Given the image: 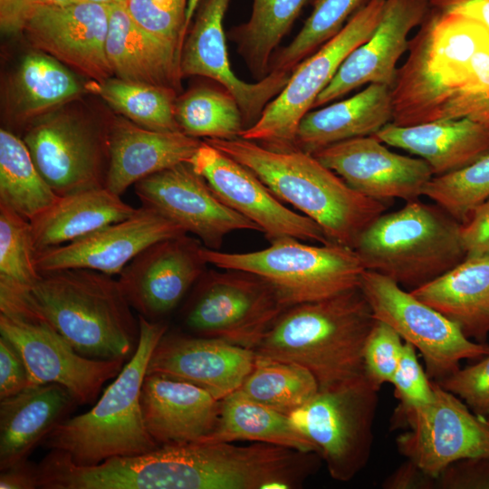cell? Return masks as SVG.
<instances>
[{
    "label": "cell",
    "instance_id": "6da1fadb",
    "mask_svg": "<svg viewBox=\"0 0 489 489\" xmlns=\"http://www.w3.org/2000/svg\"><path fill=\"white\" fill-rule=\"evenodd\" d=\"M409 40L390 88L397 126L446 119L451 108L489 74V30L429 7Z\"/></svg>",
    "mask_w": 489,
    "mask_h": 489
},
{
    "label": "cell",
    "instance_id": "7a4b0ae2",
    "mask_svg": "<svg viewBox=\"0 0 489 489\" xmlns=\"http://www.w3.org/2000/svg\"><path fill=\"white\" fill-rule=\"evenodd\" d=\"M205 141L252 170L283 203L317 223L331 243L354 249L386 211L385 202L356 191L311 153L270 149L241 137Z\"/></svg>",
    "mask_w": 489,
    "mask_h": 489
},
{
    "label": "cell",
    "instance_id": "3957f363",
    "mask_svg": "<svg viewBox=\"0 0 489 489\" xmlns=\"http://www.w3.org/2000/svg\"><path fill=\"white\" fill-rule=\"evenodd\" d=\"M375 321L358 287L289 307L254 351L304 367L324 389L365 376L363 350Z\"/></svg>",
    "mask_w": 489,
    "mask_h": 489
},
{
    "label": "cell",
    "instance_id": "277c9868",
    "mask_svg": "<svg viewBox=\"0 0 489 489\" xmlns=\"http://www.w3.org/2000/svg\"><path fill=\"white\" fill-rule=\"evenodd\" d=\"M25 297L82 356L126 360L137 348L139 318L111 275L82 268L43 273Z\"/></svg>",
    "mask_w": 489,
    "mask_h": 489
},
{
    "label": "cell",
    "instance_id": "5b68a950",
    "mask_svg": "<svg viewBox=\"0 0 489 489\" xmlns=\"http://www.w3.org/2000/svg\"><path fill=\"white\" fill-rule=\"evenodd\" d=\"M138 318L137 348L112 383L89 411L63 419L43 441L75 465H98L158 447L144 424L140 392L151 353L168 326L139 314Z\"/></svg>",
    "mask_w": 489,
    "mask_h": 489
},
{
    "label": "cell",
    "instance_id": "8992f818",
    "mask_svg": "<svg viewBox=\"0 0 489 489\" xmlns=\"http://www.w3.org/2000/svg\"><path fill=\"white\" fill-rule=\"evenodd\" d=\"M460 227L442 207L418 198L380 215L359 236L354 250L365 270L412 291L465 260Z\"/></svg>",
    "mask_w": 489,
    "mask_h": 489
},
{
    "label": "cell",
    "instance_id": "52a82bcc",
    "mask_svg": "<svg viewBox=\"0 0 489 489\" xmlns=\"http://www.w3.org/2000/svg\"><path fill=\"white\" fill-rule=\"evenodd\" d=\"M283 237L248 253H225L202 247L207 264L254 273L268 282L287 308L327 299L360 287L365 271L356 251L339 244L312 245Z\"/></svg>",
    "mask_w": 489,
    "mask_h": 489
},
{
    "label": "cell",
    "instance_id": "ba28073f",
    "mask_svg": "<svg viewBox=\"0 0 489 489\" xmlns=\"http://www.w3.org/2000/svg\"><path fill=\"white\" fill-rule=\"evenodd\" d=\"M379 391L363 376L319 389L289 415L334 480L350 481L368 464Z\"/></svg>",
    "mask_w": 489,
    "mask_h": 489
},
{
    "label": "cell",
    "instance_id": "9c48e42d",
    "mask_svg": "<svg viewBox=\"0 0 489 489\" xmlns=\"http://www.w3.org/2000/svg\"><path fill=\"white\" fill-rule=\"evenodd\" d=\"M385 3L367 0L336 35L294 69L283 91L265 107L258 120L242 132L241 138L270 149H294L300 120L346 58L372 34Z\"/></svg>",
    "mask_w": 489,
    "mask_h": 489
},
{
    "label": "cell",
    "instance_id": "30bf717a",
    "mask_svg": "<svg viewBox=\"0 0 489 489\" xmlns=\"http://www.w3.org/2000/svg\"><path fill=\"white\" fill-rule=\"evenodd\" d=\"M201 275L184 321L197 336L216 338L254 350L286 310L276 290L254 273L225 270Z\"/></svg>",
    "mask_w": 489,
    "mask_h": 489
},
{
    "label": "cell",
    "instance_id": "8fae6325",
    "mask_svg": "<svg viewBox=\"0 0 489 489\" xmlns=\"http://www.w3.org/2000/svg\"><path fill=\"white\" fill-rule=\"evenodd\" d=\"M432 384L430 402L417 406L398 403L391 427L405 429L396 438L398 453L436 477L457 460L489 457V419L475 414L436 381Z\"/></svg>",
    "mask_w": 489,
    "mask_h": 489
},
{
    "label": "cell",
    "instance_id": "7c38bea8",
    "mask_svg": "<svg viewBox=\"0 0 489 489\" xmlns=\"http://www.w3.org/2000/svg\"><path fill=\"white\" fill-rule=\"evenodd\" d=\"M360 289L374 318L419 350L431 380L453 374L463 360H479L489 354V343L468 339L456 324L391 279L365 270Z\"/></svg>",
    "mask_w": 489,
    "mask_h": 489
},
{
    "label": "cell",
    "instance_id": "4fadbf2b",
    "mask_svg": "<svg viewBox=\"0 0 489 489\" xmlns=\"http://www.w3.org/2000/svg\"><path fill=\"white\" fill-rule=\"evenodd\" d=\"M0 336L18 351L27 369L29 386H63L78 405L93 402L102 386L115 378L125 360L92 359L78 353L36 313L0 314Z\"/></svg>",
    "mask_w": 489,
    "mask_h": 489
},
{
    "label": "cell",
    "instance_id": "5bb4252c",
    "mask_svg": "<svg viewBox=\"0 0 489 489\" xmlns=\"http://www.w3.org/2000/svg\"><path fill=\"white\" fill-rule=\"evenodd\" d=\"M41 175L58 196L105 187L109 129L69 114L44 116L23 138Z\"/></svg>",
    "mask_w": 489,
    "mask_h": 489
},
{
    "label": "cell",
    "instance_id": "9a60e30c",
    "mask_svg": "<svg viewBox=\"0 0 489 489\" xmlns=\"http://www.w3.org/2000/svg\"><path fill=\"white\" fill-rule=\"evenodd\" d=\"M188 163L225 205L256 225L270 242L292 237L331 243L317 223L288 208L252 170L208 142H201Z\"/></svg>",
    "mask_w": 489,
    "mask_h": 489
},
{
    "label": "cell",
    "instance_id": "2e32d148",
    "mask_svg": "<svg viewBox=\"0 0 489 489\" xmlns=\"http://www.w3.org/2000/svg\"><path fill=\"white\" fill-rule=\"evenodd\" d=\"M141 206L173 221L202 244L218 250L225 237L239 230L259 228L225 205L188 162L147 177L135 185Z\"/></svg>",
    "mask_w": 489,
    "mask_h": 489
},
{
    "label": "cell",
    "instance_id": "e0dca14e",
    "mask_svg": "<svg viewBox=\"0 0 489 489\" xmlns=\"http://www.w3.org/2000/svg\"><path fill=\"white\" fill-rule=\"evenodd\" d=\"M200 3L181 50V76L206 77L225 88L237 101L247 129L283 91L292 73L271 71L254 83L239 79L230 65L224 31L230 0H201Z\"/></svg>",
    "mask_w": 489,
    "mask_h": 489
},
{
    "label": "cell",
    "instance_id": "ac0fdd59",
    "mask_svg": "<svg viewBox=\"0 0 489 489\" xmlns=\"http://www.w3.org/2000/svg\"><path fill=\"white\" fill-rule=\"evenodd\" d=\"M203 246L185 234L139 253L118 279L130 306L150 321L171 312L205 273Z\"/></svg>",
    "mask_w": 489,
    "mask_h": 489
},
{
    "label": "cell",
    "instance_id": "d6986e66",
    "mask_svg": "<svg viewBox=\"0 0 489 489\" xmlns=\"http://www.w3.org/2000/svg\"><path fill=\"white\" fill-rule=\"evenodd\" d=\"M187 234L158 212L142 206L131 216L108 225L72 242L36 254L40 273L63 269H89L120 274L151 244Z\"/></svg>",
    "mask_w": 489,
    "mask_h": 489
},
{
    "label": "cell",
    "instance_id": "ffe728a7",
    "mask_svg": "<svg viewBox=\"0 0 489 489\" xmlns=\"http://www.w3.org/2000/svg\"><path fill=\"white\" fill-rule=\"evenodd\" d=\"M110 5L73 2L36 8L24 31L39 51L93 82L113 76L106 54Z\"/></svg>",
    "mask_w": 489,
    "mask_h": 489
},
{
    "label": "cell",
    "instance_id": "44dd1931",
    "mask_svg": "<svg viewBox=\"0 0 489 489\" xmlns=\"http://www.w3.org/2000/svg\"><path fill=\"white\" fill-rule=\"evenodd\" d=\"M374 135L343 140L312 155L360 194L382 202L422 196L433 177L420 158L395 153Z\"/></svg>",
    "mask_w": 489,
    "mask_h": 489
},
{
    "label": "cell",
    "instance_id": "7402d4cb",
    "mask_svg": "<svg viewBox=\"0 0 489 489\" xmlns=\"http://www.w3.org/2000/svg\"><path fill=\"white\" fill-rule=\"evenodd\" d=\"M254 360L253 350L220 339L166 331L151 353L147 374L192 383L221 400L239 389Z\"/></svg>",
    "mask_w": 489,
    "mask_h": 489
},
{
    "label": "cell",
    "instance_id": "603a6c76",
    "mask_svg": "<svg viewBox=\"0 0 489 489\" xmlns=\"http://www.w3.org/2000/svg\"><path fill=\"white\" fill-rule=\"evenodd\" d=\"M428 11V0H386L372 34L346 58L313 107L326 105L365 84L391 88L397 63L408 49V34L421 24Z\"/></svg>",
    "mask_w": 489,
    "mask_h": 489
},
{
    "label": "cell",
    "instance_id": "cb8c5ba5",
    "mask_svg": "<svg viewBox=\"0 0 489 489\" xmlns=\"http://www.w3.org/2000/svg\"><path fill=\"white\" fill-rule=\"evenodd\" d=\"M146 429L160 446L205 440L216 429L220 400L192 383L147 374L140 392Z\"/></svg>",
    "mask_w": 489,
    "mask_h": 489
},
{
    "label": "cell",
    "instance_id": "d4e9b609",
    "mask_svg": "<svg viewBox=\"0 0 489 489\" xmlns=\"http://www.w3.org/2000/svg\"><path fill=\"white\" fill-rule=\"evenodd\" d=\"M202 141L182 131L164 132L118 119L109 127V166L105 187L121 196L139 180L188 162Z\"/></svg>",
    "mask_w": 489,
    "mask_h": 489
},
{
    "label": "cell",
    "instance_id": "484cf974",
    "mask_svg": "<svg viewBox=\"0 0 489 489\" xmlns=\"http://www.w3.org/2000/svg\"><path fill=\"white\" fill-rule=\"evenodd\" d=\"M374 136L424 159L433 176L458 170L489 154V128L467 118L411 126L389 122Z\"/></svg>",
    "mask_w": 489,
    "mask_h": 489
},
{
    "label": "cell",
    "instance_id": "4316f807",
    "mask_svg": "<svg viewBox=\"0 0 489 489\" xmlns=\"http://www.w3.org/2000/svg\"><path fill=\"white\" fill-rule=\"evenodd\" d=\"M63 386L30 385L0 399V471L28 455L77 406Z\"/></svg>",
    "mask_w": 489,
    "mask_h": 489
},
{
    "label": "cell",
    "instance_id": "83f0119b",
    "mask_svg": "<svg viewBox=\"0 0 489 489\" xmlns=\"http://www.w3.org/2000/svg\"><path fill=\"white\" fill-rule=\"evenodd\" d=\"M106 54L114 77L178 91L177 52L140 26L124 4L110 5Z\"/></svg>",
    "mask_w": 489,
    "mask_h": 489
},
{
    "label": "cell",
    "instance_id": "f1b7e54d",
    "mask_svg": "<svg viewBox=\"0 0 489 489\" xmlns=\"http://www.w3.org/2000/svg\"><path fill=\"white\" fill-rule=\"evenodd\" d=\"M392 118L390 87L370 83L348 99L309 110L298 124L294 148L313 154L343 140L375 135Z\"/></svg>",
    "mask_w": 489,
    "mask_h": 489
},
{
    "label": "cell",
    "instance_id": "f546056e",
    "mask_svg": "<svg viewBox=\"0 0 489 489\" xmlns=\"http://www.w3.org/2000/svg\"><path fill=\"white\" fill-rule=\"evenodd\" d=\"M456 324L468 339L489 336V255L465 258L443 275L409 291Z\"/></svg>",
    "mask_w": 489,
    "mask_h": 489
},
{
    "label": "cell",
    "instance_id": "4dcf8cb0",
    "mask_svg": "<svg viewBox=\"0 0 489 489\" xmlns=\"http://www.w3.org/2000/svg\"><path fill=\"white\" fill-rule=\"evenodd\" d=\"M106 187L59 196L44 211L30 220L36 252L59 246L137 212Z\"/></svg>",
    "mask_w": 489,
    "mask_h": 489
},
{
    "label": "cell",
    "instance_id": "1f68e13d",
    "mask_svg": "<svg viewBox=\"0 0 489 489\" xmlns=\"http://www.w3.org/2000/svg\"><path fill=\"white\" fill-rule=\"evenodd\" d=\"M236 440L315 453L312 444L294 427L288 415L249 398L238 389L220 400L217 426L203 441Z\"/></svg>",
    "mask_w": 489,
    "mask_h": 489
},
{
    "label": "cell",
    "instance_id": "d6a6232c",
    "mask_svg": "<svg viewBox=\"0 0 489 489\" xmlns=\"http://www.w3.org/2000/svg\"><path fill=\"white\" fill-rule=\"evenodd\" d=\"M83 88L66 65L43 52L22 60L12 82L11 100L16 117L28 120L77 96Z\"/></svg>",
    "mask_w": 489,
    "mask_h": 489
},
{
    "label": "cell",
    "instance_id": "836d02e7",
    "mask_svg": "<svg viewBox=\"0 0 489 489\" xmlns=\"http://www.w3.org/2000/svg\"><path fill=\"white\" fill-rule=\"evenodd\" d=\"M309 0H253L249 19L227 35L257 81L270 72L271 60Z\"/></svg>",
    "mask_w": 489,
    "mask_h": 489
},
{
    "label": "cell",
    "instance_id": "e575fe53",
    "mask_svg": "<svg viewBox=\"0 0 489 489\" xmlns=\"http://www.w3.org/2000/svg\"><path fill=\"white\" fill-rule=\"evenodd\" d=\"M58 197L41 175L24 141L1 129L0 204L30 221Z\"/></svg>",
    "mask_w": 489,
    "mask_h": 489
},
{
    "label": "cell",
    "instance_id": "d590c367",
    "mask_svg": "<svg viewBox=\"0 0 489 489\" xmlns=\"http://www.w3.org/2000/svg\"><path fill=\"white\" fill-rule=\"evenodd\" d=\"M86 89L139 126L157 131H181L175 115L177 91L173 89L116 77L91 81Z\"/></svg>",
    "mask_w": 489,
    "mask_h": 489
},
{
    "label": "cell",
    "instance_id": "8d00e7d4",
    "mask_svg": "<svg viewBox=\"0 0 489 489\" xmlns=\"http://www.w3.org/2000/svg\"><path fill=\"white\" fill-rule=\"evenodd\" d=\"M238 390L289 416L316 395L319 385L314 376L297 363L255 354L254 365Z\"/></svg>",
    "mask_w": 489,
    "mask_h": 489
},
{
    "label": "cell",
    "instance_id": "74e56055",
    "mask_svg": "<svg viewBox=\"0 0 489 489\" xmlns=\"http://www.w3.org/2000/svg\"><path fill=\"white\" fill-rule=\"evenodd\" d=\"M175 115L181 131L196 139H234L245 129L237 101L222 86L197 87L177 98Z\"/></svg>",
    "mask_w": 489,
    "mask_h": 489
},
{
    "label": "cell",
    "instance_id": "f35d334b",
    "mask_svg": "<svg viewBox=\"0 0 489 489\" xmlns=\"http://www.w3.org/2000/svg\"><path fill=\"white\" fill-rule=\"evenodd\" d=\"M366 1L312 0V13L292 41L273 53L270 72L292 73L302 61L336 35Z\"/></svg>",
    "mask_w": 489,
    "mask_h": 489
},
{
    "label": "cell",
    "instance_id": "ab89813d",
    "mask_svg": "<svg viewBox=\"0 0 489 489\" xmlns=\"http://www.w3.org/2000/svg\"><path fill=\"white\" fill-rule=\"evenodd\" d=\"M422 196L433 200L460 224L489 198V154L458 170L433 176Z\"/></svg>",
    "mask_w": 489,
    "mask_h": 489
},
{
    "label": "cell",
    "instance_id": "60d3db41",
    "mask_svg": "<svg viewBox=\"0 0 489 489\" xmlns=\"http://www.w3.org/2000/svg\"><path fill=\"white\" fill-rule=\"evenodd\" d=\"M30 221L0 204V285L30 289L40 278Z\"/></svg>",
    "mask_w": 489,
    "mask_h": 489
},
{
    "label": "cell",
    "instance_id": "b9f144b4",
    "mask_svg": "<svg viewBox=\"0 0 489 489\" xmlns=\"http://www.w3.org/2000/svg\"><path fill=\"white\" fill-rule=\"evenodd\" d=\"M124 5L140 26L180 56L187 35V0H126Z\"/></svg>",
    "mask_w": 489,
    "mask_h": 489
},
{
    "label": "cell",
    "instance_id": "7bdbcfd3",
    "mask_svg": "<svg viewBox=\"0 0 489 489\" xmlns=\"http://www.w3.org/2000/svg\"><path fill=\"white\" fill-rule=\"evenodd\" d=\"M387 323L376 320L364 345V374L377 389L390 383L398 367L404 342Z\"/></svg>",
    "mask_w": 489,
    "mask_h": 489
},
{
    "label": "cell",
    "instance_id": "ee69618b",
    "mask_svg": "<svg viewBox=\"0 0 489 489\" xmlns=\"http://www.w3.org/2000/svg\"><path fill=\"white\" fill-rule=\"evenodd\" d=\"M436 382L461 398L475 414L489 419V354Z\"/></svg>",
    "mask_w": 489,
    "mask_h": 489
},
{
    "label": "cell",
    "instance_id": "f6af8a7d",
    "mask_svg": "<svg viewBox=\"0 0 489 489\" xmlns=\"http://www.w3.org/2000/svg\"><path fill=\"white\" fill-rule=\"evenodd\" d=\"M390 383L400 404L417 406L433 399L432 380L417 360L416 348L404 342L398 367Z\"/></svg>",
    "mask_w": 489,
    "mask_h": 489
},
{
    "label": "cell",
    "instance_id": "bcb514c9",
    "mask_svg": "<svg viewBox=\"0 0 489 489\" xmlns=\"http://www.w3.org/2000/svg\"><path fill=\"white\" fill-rule=\"evenodd\" d=\"M436 489H489V457H470L448 465L436 477Z\"/></svg>",
    "mask_w": 489,
    "mask_h": 489
},
{
    "label": "cell",
    "instance_id": "7dc6e473",
    "mask_svg": "<svg viewBox=\"0 0 489 489\" xmlns=\"http://www.w3.org/2000/svg\"><path fill=\"white\" fill-rule=\"evenodd\" d=\"M29 386L27 369L15 348L0 336V399Z\"/></svg>",
    "mask_w": 489,
    "mask_h": 489
},
{
    "label": "cell",
    "instance_id": "c3c4849f",
    "mask_svg": "<svg viewBox=\"0 0 489 489\" xmlns=\"http://www.w3.org/2000/svg\"><path fill=\"white\" fill-rule=\"evenodd\" d=\"M460 234L466 258L489 255V198L461 224Z\"/></svg>",
    "mask_w": 489,
    "mask_h": 489
},
{
    "label": "cell",
    "instance_id": "681fc988",
    "mask_svg": "<svg viewBox=\"0 0 489 489\" xmlns=\"http://www.w3.org/2000/svg\"><path fill=\"white\" fill-rule=\"evenodd\" d=\"M73 0H0V28L4 34L23 33L33 12L41 6L64 5Z\"/></svg>",
    "mask_w": 489,
    "mask_h": 489
},
{
    "label": "cell",
    "instance_id": "f907efd6",
    "mask_svg": "<svg viewBox=\"0 0 489 489\" xmlns=\"http://www.w3.org/2000/svg\"><path fill=\"white\" fill-rule=\"evenodd\" d=\"M461 118L489 128V74L452 107L446 119Z\"/></svg>",
    "mask_w": 489,
    "mask_h": 489
},
{
    "label": "cell",
    "instance_id": "816d5d0a",
    "mask_svg": "<svg viewBox=\"0 0 489 489\" xmlns=\"http://www.w3.org/2000/svg\"><path fill=\"white\" fill-rule=\"evenodd\" d=\"M384 489H436V477L429 475L415 462L406 459L381 484Z\"/></svg>",
    "mask_w": 489,
    "mask_h": 489
},
{
    "label": "cell",
    "instance_id": "f5cc1de1",
    "mask_svg": "<svg viewBox=\"0 0 489 489\" xmlns=\"http://www.w3.org/2000/svg\"><path fill=\"white\" fill-rule=\"evenodd\" d=\"M429 7L474 20L489 30V0H428Z\"/></svg>",
    "mask_w": 489,
    "mask_h": 489
},
{
    "label": "cell",
    "instance_id": "db71d44e",
    "mask_svg": "<svg viewBox=\"0 0 489 489\" xmlns=\"http://www.w3.org/2000/svg\"><path fill=\"white\" fill-rule=\"evenodd\" d=\"M1 489L38 488L37 465L28 460L16 464L0 473Z\"/></svg>",
    "mask_w": 489,
    "mask_h": 489
},
{
    "label": "cell",
    "instance_id": "11a10c76",
    "mask_svg": "<svg viewBox=\"0 0 489 489\" xmlns=\"http://www.w3.org/2000/svg\"><path fill=\"white\" fill-rule=\"evenodd\" d=\"M201 0H187V13H186V31L187 34L190 27L192 18L195 15V13L198 7V5Z\"/></svg>",
    "mask_w": 489,
    "mask_h": 489
},
{
    "label": "cell",
    "instance_id": "9f6ffc18",
    "mask_svg": "<svg viewBox=\"0 0 489 489\" xmlns=\"http://www.w3.org/2000/svg\"><path fill=\"white\" fill-rule=\"evenodd\" d=\"M74 2L79 3H89V4H96V5H119V4H125L126 0H73Z\"/></svg>",
    "mask_w": 489,
    "mask_h": 489
}]
</instances>
